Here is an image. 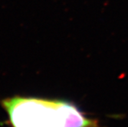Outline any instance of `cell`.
<instances>
[{
	"instance_id": "cell-1",
	"label": "cell",
	"mask_w": 128,
	"mask_h": 127,
	"mask_svg": "<svg viewBox=\"0 0 128 127\" xmlns=\"http://www.w3.org/2000/svg\"><path fill=\"white\" fill-rule=\"evenodd\" d=\"M12 127H99L74 103L63 100L16 96L3 100Z\"/></svg>"
}]
</instances>
